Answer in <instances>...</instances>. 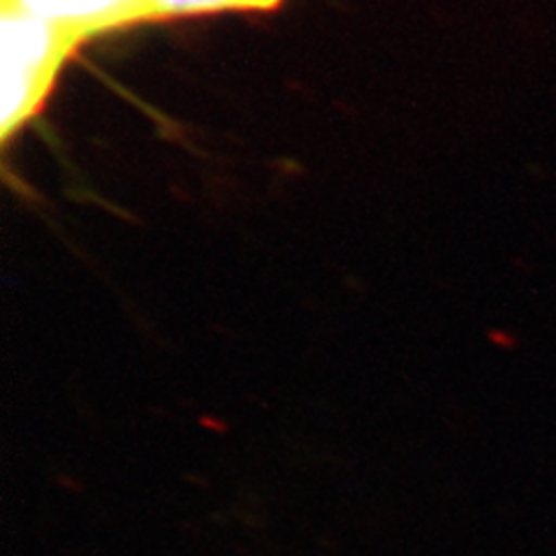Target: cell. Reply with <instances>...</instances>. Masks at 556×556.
Segmentation results:
<instances>
[{
  "label": "cell",
  "instance_id": "cell-1",
  "mask_svg": "<svg viewBox=\"0 0 556 556\" xmlns=\"http://www.w3.org/2000/svg\"><path fill=\"white\" fill-rule=\"evenodd\" d=\"M3 67H0V135L8 144L30 118L40 114L54 89L61 65L81 45L77 35L26 10L3 5Z\"/></svg>",
  "mask_w": 556,
  "mask_h": 556
},
{
  "label": "cell",
  "instance_id": "cell-2",
  "mask_svg": "<svg viewBox=\"0 0 556 556\" xmlns=\"http://www.w3.org/2000/svg\"><path fill=\"white\" fill-rule=\"evenodd\" d=\"M135 3L137 0H3V5L26 10L40 20L70 28L79 42L124 28V16Z\"/></svg>",
  "mask_w": 556,
  "mask_h": 556
},
{
  "label": "cell",
  "instance_id": "cell-3",
  "mask_svg": "<svg viewBox=\"0 0 556 556\" xmlns=\"http://www.w3.org/2000/svg\"><path fill=\"white\" fill-rule=\"evenodd\" d=\"M281 3L283 0H137L124 16V28L216 12H271Z\"/></svg>",
  "mask_w": 556,
  "mask_h": 556
}]
</instances>
